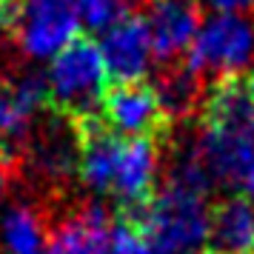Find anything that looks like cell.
Masks as SVG:
<instances>
[{"instance_id": "obj_21", "label": "cell", "mask_w": 254, "mask_h": 254, "mask_svg": "<svg viewBox=\"0 0 254 254\" xmlns=\"http://www.w3.org/2000/svg\"><path fill=\"white\" fill-rule=\"evenodd\" d=\"M246 86H249V94H252V100H254V69H252V77H249V83H246Z\"/></svg>"}, {"instance_id": "obj_11", "label": "cell", "mask_w": 254, "mask_h": 254, "mask_svg": "<svg viewBox=\"0 0 254 254\" xmlns=\"http://www.w3.org/2000/svg\"><path fill=\"white\" fill-rule=\"evenodd\" d=\"M200 126L231 134H254V100L240 77L214 80L200 100Z\"/></svg>"}, {"instance_id": "obj_8", "label": "cell", "mask_w": 254, "mask_h": 254, "mask_svg": "<svg viewBox=\"0 0 254 254\" xmlns=\"http://www.w3.org/2000/svg\"><path fill=\"white\" fill-rule=\"evenodd\" d=\"M100 55L112 83H140L154 63L149 26L143 14H131L100 37Z\"/></svg>"}, {"instance_id": "obj_15", "label": "cell", "mask_w": 254, "mask_h": 254, "mask_svg": "<svg viewBox=\"0 0 254 254\" xmlns=\"http://www.w3.org/2000/svg\"><path fill=\"white\" fill-rule=\"evenodd\" d=\"M137 3L140 0H74V9H77L80 29L103 37L117 23L128 20L131 14H140Z\"/></svg>"}, {"instance_id": "obj_22", "label": "cell", "mask_w": 254, "mask_h": 254, "mask_svg": "<svg viewBox=\"0 0 254 254\" xmlns=\"http://www.w3.org/2000/svg\"><path fill=\"white\" fill-rule=\"evenodd\" d=\"M200 254H226V252H217V249H211V252H200Z\"/></svg>"}, {"instance_id": "obj_16", "label": "cell", "mask_w": 254, "mask_h": 254, "mask_svg": "<svg viewBox=\"0 0 254 254\" xmlns=\"http://www.w3.org/2000/svg\"><path fill=\"white\" fill-rule=\"evenodd\" d=\"M109 254H154L149 246L146 234L140 231L134 220L120 217L112 226V237H109Z\"/></svg>"}, {"instance_id": "obj_13", "label": "cell", "mask_w": 254, "mask_h": 254, "mask_svg": "<svg viewBox=\"0 0 254 254\" xmlns=\"http://www.w3.org/2000/svg\"><path fill=\"white\" fill-rule=\"evenodd\" d=\"M154 89L160 94V103L166 109L169 120L197 112L200 109V100H203V80L186 66L183 60L174 63V66H166L160 83Z\"/></svg>"}, {"instance_id": "obj_2", "label": "cell", "mask_w": 254, "mask_h": 254, "mask_svg": "<svg viewBox=\"0 0 254 254\" xmlns=\"http://www.w3.org/2000/svg\"><path fill=\"white\" fill-rule=\"evenodd\" d=\"M49 109L69 120L94 117L103 109V97L109 92V71H106L100 43L89 37H74L49 60L46 69Z\"/></svg>"}, {"instance_id": "obj_19", "label": "cell", "mask_w": 254, "mask_h": 254, "mask_svg": "<svg viewBox=\"0 0 254 254\" xmlns=\"http://www.w3.org/2000/svg\"><path fill=\"white\" fill-rule=\"evenodd\" d=\"M237 189L243 191L246 200H252V203H254V157H252V163H249V169H246V174H243V180H240Z\"/></svg>"}, {"instance_id": "obj_18", "label": "cell", "mask_w": 254, "mask_h": 254, "mask_svg": "<svg viewBox=\"0 0 254 254\" xmlns=\"http://www.w3.org/2000/svg\"><path fill=\"white\" fill-rule=\"evenodd\" d=\"M211 14H249L254 9V0H197Z\"/></svg>"}, {"instance_id": "obj_14", "label": "cell", "mask_w": 254, "mask_h": 254, "mask_svg": "<svg viewBox=\"0 0 254 254\" xmlns=\"http://www.w3.org/2000/svg\"><path fill=\"white\" fill-rule=\"evenodd\" d=\"M46 226L37 214V208L17 203L6 208V214L0 220V234L3 246L9 254H43L46 252Z\"/></svg>"}, {"instance_id": "obj_9", "label": "cell", "mask_w": 254, "mask_h": 254, "mask_svg": "<svg viewBox=\"0 0 254 254\" xmlns=\"http://www.w3.org/2000/svg\"><path fill=\"white\" fill-rule=\"evenodd\" d=\"M112 226L115 220L103 203H80L46 231L43 254H109Z\"/></svg>"}, {"instance_id": "obj_5", "label": "cell", "mask_w": 254, "mask_h": 254, "mask_svg": "<svg viewBox=\"0 0 254 254\" xmlns=\"http://www.w3.org/2000/svg\"><path fill=\"white\" fill-rule=\"evenodd\" d=\"M160 177V146L154 137H120L115 174L109 194L115 197L123 217L137 214L157 191Z\"/></svg>"}, {"instance_id": "obj_3", "label": "cell", "mask_w": 254, "mask_h": 254, "mask_svg": "<svg viewBox=\"0 0 254 254\" xmlns=\"http://www.w3.org/2000/svg\"><path fill=\"white\" fill-rule=\"evenodd\" d=\"M183 63L200 80L240 77L254 69V20L249 14H208Z\"/></svg>"}, {"instance_id": "obj_20", "label": "cell", "mask_w": 254, "mask_h": 254, "mask_svg": "<svg viewBox=\"0 0 254 254\" xmlns=\"http://www.w3.org/2000/svg\"><path fill=\"white\" fill-rule=\"evenodd\" d=\"M9 172H12V163H9V151L0 149V194L6 191L9 186Z\"/></svg>"}, {"instance_id": "obj_6", "label": "cell", "mask_w": 254, "mask_h": 254, "mask_svg": "<svg viewBox=\"0 0 254 254\" xmlns=\"http://www.w3.org/2000/svg\"><path fill=\"white\" fill-rule=\"evenodd\" d=\"M103 123L120 137H154L160 140L169 115L160 94L149 83H115L103 97Z\"/></svg>"}, {"instance_id": "obj_12", "label": "cell", "mask_w": 254, "mask_h": 254, "mask_svg": "<svg viewBox=\"0 0 254 254\" xmlns=\"http://www.w3.org/2000/svg\"><path fill=\"white\" fill-rule=\"evenodd\" d=\"M217 252L254 254V203L229 197L211 208V237Z\"/></svg>"}, {"instance_id": "obj_4", "label": "cell", "mask_w": 254, "mask_h": 254, "mask_svg": "<svg viewBox=\"0 0 254 254\" xmlns=\"http://www.w3.org/2000/svg\"><path fill=\"white\" fill-rule=\"evenodd\" d=\"M74 37H80L74 0H23L14 40L29 60H52Z\"/></svg>"}, {"instance_id": "obj_17", "label": "cell", "mask_w": 254, "mask_h": 254, "mask_svg": "<svg viewBox=\"0 0 254 254\" xmlns=\"http://www.w3.org/2000/svg\"><path fill=\"white\" fill-rule=\"evenodd\" d=\"M23 20V0H0V35H12Z\"/></svg>"}, {"instance_id": "obj_1", "label": "cell", "mask_w": 254, "mask_h": 254, "mask_svg": "<svg viewBox=\"0 0 254 254\" xmlns=\"http://www.w3.org/2000/svg\"><path fill=\"white\" fill-rule=\"evenodd\" d=\"M154 254H200L211 237L208 191L166 180L137 214H131Z\"/></svg>"}, {"instance_id": "obj_10", "label": "cell", "mask_w": 254, "mask_h": 254, "mask_svg": "<svg viewBox=\"0 0 254 254\" xmlns=\"http://www.w3.org/2000/svg\"><path fill=\"white\" fill-rule=\"evenodd\" d=\"M49 109L46 77L37 71H26L9 83H0V149L20 146L29 140L35 117Z\"/></svg>"}, {"instance_id": "obj_7", "label": "cell", "mask_w": 254, "mask_h": 254, "mask_svg": "<svg viewBox=\"0 0 254 254\" xmlns=\"http://www.w3.org/2000/svg\"><path fill=\"white\" fill-rule=\"evenodd\" d=\"M149 26L154 63L174 66L189 55L197 29L203 23L197 0H151L149 12L143 14Z\"/></svg>"}]
</instances>
